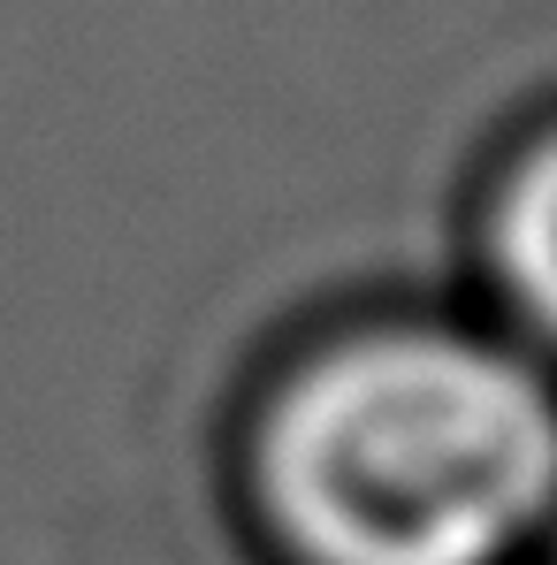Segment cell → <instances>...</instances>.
Instances as JSON below:
<instances>
[{
    "mask_svg": "<svg viewBox=\"0 0 557 565\" xmlns=\"http://www.w3.org/2000/svg\"><path fill=\"white\" fill-rule=\"evenodd\" d=\"M489 268L504 306L543 344H557V130L519 146V161L489 199Z\"/></svg>",
    "mask_w": 557,
    "mask_h": 565,
    "instance_id": "7a4b0ae2",
    "label": "cell"
},
{
    "mask_svg": "<svg viewBox=\"0 0 557 565\" xmlns=\"http://www.w3.org/2000/svg\"><path fill=\"white\" fill-rule=\"evenodd\" d=\"M253 489L298 565H504L557 504V390L465 329H352L268 390Z\"/></svg>",
    "mask_w": 557,
    "mask_h": 565,
    "instance_id": "6da1fadb",
    "label": "cell"
}]
</instances>
